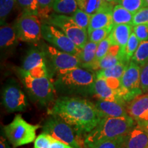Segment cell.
Wrapping results in <instances>:
<instances>
[{
	"instance_id": "1",
	"label": "cell",
	"mask_w": 148,
	"mask_h": 148,
	"mask_svg": "<svg viewBox=\"0 0 148 148\" xmlns=\"http://www.w3.org/2000/svg\"><path fill=\"white\" fill-rule=\"evenodd\" d=\"M71 125L77 134H88L102 119L95 103L78 97L63 96L56 100L48 110Z\"/></svg>"
},
{
	"instance_id": "2",
	"label": "cell",
	"mask_w": 148,
	"mask_h": 148,
	"mask_svg": "<svg viewBox=\"0 0 148 148\" xmlns=\"http://www.w3.org/2000/svg\"><path fill=\"white\" fill-rule=\"evenodd\" d=\"M96 75L82 67L57 71L53 83L55 89L66 95L91 96L94 95Z\"/></svg>"
},
{
	"instance_id": "3",
	"label": "cell",
	"mask_w": 148,
	"mask_h": 148,
	"mask_svg": "<svg viewBox=\"0 0 148 148\" xmlns=\"http://www.w3.org/2000/svg\"><path fill=\"white\" fill-rule=\"evenodd\" d=\"M136 125L130 116L103 117L98 125L86 136L84 144L88 148L108 140L123 137Z\"/></svg>"
},
{
	"instance_id": "4",
	"label": "cell",
	"mask_w": 148,
	"mask_h": 148,
	"mask_svg": "<svg viewBox=\"0 0 148 148\" xmlns=\"http://www.w3.org/2000/svg\"><path fill=\"white\" fill-rule=\"evenodd\" d=\"M40 127V125L31 124L21 114H17L10 123L3 127V132L11 145L17 147L34 142L36 131Z\"/></svg>"
},
{
	"instance_id": "5",
	"label": "cell",
	"mask_w": 148,
	"mask_h": 148,
	"mask_svg": "<svg viewBox=\"0 0 148 148\" xmlns=\"http://www.w3.org/2000/svg\"><path fill=\"white\" fill-rule=\"evenodd\" d=\"M18 72L24 86L37 102L45 106L53 100L56 89L49 77L34 78L22 69L18 70Z\"/></svg>"
},
{
	"instance_id": "6",
	"label": "cell",
	"mask_w": 148,
	"mask_h": 148,
	"mask_svg": "<svg viewBox=\"0 0 148 148\" xmlns=\"http://www.w3.org/2000/svg\"><path fill=\"white\" fill-rule=\"evenodd\" d=\"M42 132L74 148H82L77 140L76 131L58 116L51 115L46 120L42 125Z\"/></svg>"
},
{
	"instance_id": "7",
	"label": "cell",
	"mask_w": 148,
	"mask_h": 148,
	"mask_svg": "<svg viewBox=\"0 0 148 148\" xmlns=\"http://www.w3.org/2000/svg\"><path fill=\"white\" fill-rule=\"evenodd\" d=\"M47 23L60 29L80 49L88 42V31L77 25L71 16L52 14L48 18Z\"/></svg>"
},
{
	"instance_id": "8",
	"label": "cell",
	"mask_w": 148,
	"mask_h": 148,
	"mask_svg": "<svg viewBox=\"0 0 148 148\" xmlns=\"http://www.w3.org/2000/svg\"><path fill=\"white\" fill-rule=\"evenodd\" d=\"M140 66L131 60L121 78V88L118 90L120 97L129 102L143 94L140 88Z\"/></svg>"
},
{
	"instance_id": "9",
	"label": "cell",
	"mask_w": 148,
	"mask_h": 148,
	"mask_svg": "<svg viewBox=\"0 0 148 148\" xmlns=\"http://www.w3.org/2000/svg\"><path fill=\"white\" fill-rule=\"evenodd\" d=\"M41 32L42 38L51 43L53 47L79 57L81 52L80 48L58 27L47 23L42 24Z\"/></svg>"
},
{
	"instance_id": "10",
	"label": "cell",
	"mask_w": 148,
	"mask_h": 148,
	"mask_svg": "<svg viewBox=\"0 0 148 148\" xmlns=\"http://www.w3.org/2000/svg\"><path fill=\"white\" fill-rule=\"evenodd\" d=\"M15 27L18 40L27 42H36L42 36V24L38 16L23 13L18 18Z\"/></svg>"
},
{
	"instance_id": "11",
	"label": "cell",
	"mask_w": 148,
	"mask_h": 148,
	"mask_svg": "<svg viewBox=\"0 0 148 148\" xmlns=\"http://www.w3.org/2000/svg\"><path fill=\"white\" fill-rule=\"evenodd\" d=\"M2 103L8 112H21L26 110L27 101L23 90L14 83L8 84L2 92Z\"/></svg>"
},
{
	"instance_id": "12",
	"label": "cell",
	"mask_w": 148,
	"mask_h": 148,
	"mask_svg": "<svg viewBox=\"0 0 148 148\" xmlns=\"http://www.w3.org/2000/svg\"><path fill=\"white\" fill-rule=\"evenodd\" d=\"M47 52L56 71L81 67L80 60L77 56L60 51L53 46H47Z\"/></svg>"
},
{
	"instance_id": "13",
	"label": "cell",
	"mask_w": 148,
	"mask_h": 148,
	"mask_svg": "<svg viewBox=\"0 0 148 148\" xmlns=\"http://www.w3.org/2000/svg\"><path fill=\"white\" fill-rule=\"evenodd\" d=\"M128 115L136 123H144L148 121V93L143 94L127 103Z\"/></svg>"
},
{
	"instance_id": "14",
	"label": "cell",
	"mask_w": 148,
	"mask_h": 148,
	"mask_svg": "<svg viewBox=\"0 0 148 148\" xmlns=\"http://www.w3.org/2000/svg\"><path fill=\"white\" fill-rule=\"evenodd\" d=\"M133 25L132 24H120L114 25L112 27L110 36L112 44L119 45L121 48V56L123 61L128 62L125 60V49L130 36L133 32Z\"/></svg>"
},
{
	"instance_id": "15",
	"label": "cell",
	"mask_w": 148,
	"mask_h": 148,
	"mask_svg": "<svg viewBox=\"0 0 148 148\" xmlns=\"http://www.w3.org/2000/svg\"><path fill=\"white\" fill-rule=\"evenodd\" d=\"M124 148H148V134L142 123H136L125 136Z\"/></svg>"
},
{
	"instance_id": "16",
	"label": "cell",
	"mask_w": 148,
	"mask_h": 148,
	"mask_svg": "<svg viewBox=\"0 0 148 148\" xmlns=\"http://www.w3.org/2000/svg\"><path fill=\"white\" fill-rule=\"evenodd\" d=\"M101 117H123L128 116L126 105L114 101L98 99L95 103Z\"/></svg>"
},
{
	"instance_id": "17",
	"label": "cell",
	"mask_w": 148,
	"mask_h": 148,
	"mask_svg": "<svg viewBox=\"0 0 148 148\" xmlns=\"http://www.w3.org/2000/svg\"><path fill=\"white\" fill-rule=\"evenodd\" d=\"M94 95L97 96L99 99L114 101L125 105L127 104L125 101L120 97L117 91L109 87L104 78L96 79L94 85Z\"/></svg>"
},
{
	"instance_id": "18",
	"label": "cell",
	"mask_w": 148,
	"mask_h": 148,
	"mask_svg": "<svg viewBox=\"0 0 148 148\" xmlns=\"http://www.w3.org/2000/svg\"><path fill=\"white\" fill-rule=\"evenodd\" d=\"M114 7V6H113ZM112 8L103 9L92 14L90 17L89 25L88 27V32L96 29L103 28L113 26L112 12Z\"/></svg>"
},
{
	"instance_id": "19",
	"label": "cell",
	"mask_w": 148,
	"mask_h": 148,
	"mask_svg": "<svg viewBox=\"0 0 148 148\" xmlns=\"http://www.w3.org/2000/svg\"><path fill=\"white\" fill-rule=\"evenodd\" d=\"M98 44L88 40L86 45L81 49L79 58L81 62V67L88 70H95V56Z\"/></svg>"
},
{
	"instance_id": "20",
	"label": "cell",
	"mask_w": 148,
	"mask_h": 148,
	"mask_svg": "<svg viewBox=\"0 0 148 148\" xmlns=\"http://www.w3.org/2000/svg\"><path fill=\"white\" fill-rule=\"evenodd\" d=\"M18 40L15 25H3L0 27V46L1 49L12 47Z\"/></svg>"
},
{
	"instance_id": "21",
	"label": "cell",
	"mask_w": 148,
	"mask_h": 148,
	"mask_svg": "<svg viewBox=\"0 0 148 148\" xmlns=\"http://www.w3.org/2000/svg\"><path fill=\"white\" fill-rule=\"evenodd\" d=\"M76 1L79 8L90 15L99 10L113 7L112 3L104 0H76Z\"/></svg>"
},
{
	"instance_id": "22",
	"label": "cell",
	"mask_w": 148,
	"mask_h": 148,
	"mask_svg": "<svg viewBox=\"0 0 148 148\" xmlns=\"http://www.w3.org/2000/svg\"><path fill=\"white\" fill-rule=\"evenodd\" d=\"M44 64H45L44 53L37 49H32L25 56L21 69L25 71H29L34 67Z\"/></svg>"
},
{
	"instance_id": "23",
	"label": "cell",
	"mask_w": 148,
	"mask_h": 148,
	"mask_svg": "<svg viewBox=\"0 0 148 148\" xmlns=\"http://www.w3.org/2000/svg\"><path fill=\"white\" fill-rule=\"evenodd\" d=\"M129 63L121 62L112 67L106 69L99 70L96 72V77L97 78H117L121 79L127 69Z\"/></svg>"
},
{
	"instance_id": "24",
	"label": "cell",
	"mask_w": 148,
	"mask_h": 148,
	"mask_svg": "<svg viewBox=\"0 0 148 148\" xmlns=\"http://www.w3.org/2000/svg\"><path fill=\"white\" fill-rule=\"evenodd\" d=\"M112 17L113 25L120 24H132L134 14L121 5L116 4L112 8Z\"/></svg>"
},
{
	"instance_id": "25",
	"label": "cell",
	"mask_w": 148,
	"mask_h": 148,
	"mask_svg": "<svg viewBox=\"0 0 148 148\" xmlns=\"http://www.w3.org/2000/svg\"><path fill=\"white\" fill-rule=\"evenodd\" d=\"M78 7L76 0H54L52 8L57 14H73Z\"/></svg>"
},
{
	"instance_id": "26",
	"label": "cell",
	"mask_w": 148,
	"mask_h": 148,
	"mask_svg": "<svg viewBox=\"0 0 148 148\" xmlns=\"http://www.w3.org/2000/svg\"><path fill=\"white\" fill-rule=\"evenodd\" d=\"M131 60L136 62L140 66L148 62V40L140 42Z\"/></svg>"
},
{
	"instance_id": "27",
	"label": "cell",
	"mask_w": 148,
	"mask_h": 148,
	"mask_svg": "<svg viewBox=\"0 0 148 148\" xmlns=\"http://www.w3.org/2000/svg\"><path fill=\"white\" fill-rule=\"evenodd\" d=\"M121 62H125L122 60V59L119 56H114L110 54V53H108V54L105 56L103 58H101V60L97 62V65H96L95 71L108 69V68L112 67V66L116 65V64L121 63ZM126 63H127V62H126Z\"/></svg>"
},
{
	"instance_id": "28",
	"label": "cell",
	"mask_w": 148,
	"mask_h": 148,
	"mask_svg": "<svg viewBox=\"0 0 148 148\" xmlns=\"http://www.w3.org/2000/svg\"><path fill=\"white\" fill-rule=\"evenodd\" d=\"M116 3L121 5L133 14L141 8L147 6L145 0H116Z\"/></svg>"
},
{
	"instance_id": "29",
	"label": "cell",
	"mask_w": 148,
	"mask_h": 148,
	"mask_svg": "<svg viewBox=\"0 0 148 148\" xmlns=\"http://www.w3.org/2000/svg\"><path fill=\"white\" fill-rule=\"evenodd\" d=\"M16 2L23 10V13L38 16L39 6L36 0H16Z\"/></svg>"
},
{
	"instance_id": "30",
	"label": "cell",
	"mask_w": 148,
	"mask_h": 148,
	"mask_svg": "<svg viewBox=\"0 0 148 148\" xmlns=\"http://www.w3.org/2000/svg\"><path fill=\"white\" fill-rule=\"evenodd\" d=\"M113 26L103 27V28L96 29L92 30L91 32H88V39L95 43H99L105 38H106L110 35Z\"/></svg>"
},
{
	"instance_id": "31",
	"label": "cell",
	"mask_w": 148,
	"mask_h": 148,
	"mask_svg": "<svg viewBox=\"0 0 148 148\" xmlns=\"http://www.w3.org/2000/svg\"><path fill=\"white\" fill-rule=\"evenodd\" d=\"M139 40L138 39L137 36L134 34V32H132L130 36L128 41H127L126 47L125 49V60L127 62H130L131 59L134 56V53L136 52V49L140 44Z\"/></svg>"
},
{
	"instance_id": "32",
	"label": "cell",
	"mask_w": 148,
	"mask_h": 148,
	"mask_svg": "<svg viewBox=\"0 0 148 148\" xmlns=\"http://www.w3.org/2000/svg\"><path fill=\"white\" fill-rule=\"evenodd\" d=\"M71 17L79 27L85 29H88L90 17H91L90 14L86 13L84 11L78 8L76 11L72 14Z\"/></svg>"
},
{
	"instance_id": "33",
	"label": "cell",
	"mask_w": 148,
	"mask_h": 148,
	"mask_svg": "<svg viewBox=\"0 0 148 148\" xmlns=\"http://www.w3.org/2000/svg\"><path fill=\"white\" fill-rule=\"evenodd\" d=\"M111 45H112V40H111L110 36H108L106 38H105L104 40H103L99 43H98L95 56L96 65L101 58H103L105 56L108 54Z\"/></svg>"
},
{
	"instance_id": "34",
	"label": "cell",
	"mask_w": 148,
	"mask_h": 148,
	"mask_svg": "<svg viewBox=\"0 0 148 148\" xmlns=\"http://www.w3.org/2000/svg\"><path fill=\"white\" fill-rule=\"evenodd\" d=\"M16 0H0V18L2 25L13 8Z\"/></svg>"
},
{
	"instance_id": "35",
	"label": "cell",
	"mask_w": 148,
	"mask_h": 148,
	"mask_svg": "<svg viewBox=\"0 0 148 148\" xmlns=\"http://www.w3.org/2000/svg\"><path fill=\"white\" fill-rule=\"evenodd\" d=\"M125 136L108 140L90 148H124Z\"/></svg>"
},
{
	"instance_id": "36",
	"label": "cell",
	"mask_w": 148,
	"mask_h": 148,
	"mask_svg": "<svg viewBox=\"0 0 148 148\" xmlns=\"http://www.w3.org/2000/svg\"><path fill=\"white\" fill-rule=\"evenodd\" d=\"M52 137L48 134L42 132L37 136L34 142V148H51Z\"/></svg>"
},
{
	"instance_id": "37",
	"label": "cell",
	"mask_w": 148,
	"mask_h": 148,
	"mask_svg": "<svg viewBox=\"0 0 148 148\" xmlns=\"http://www.w3.org/2000/svg\"><path fill=\"white\" fill-rule=\"evenodd\" d=\"M140 24H148V6L144 7L134 14L132 21V25Z\"/></svg>"
},
{
	"instance_id": "38",
	"label": "cell",
	"mask_w": 148,
	"mask_h": 148,
	"mask_svg": "<svg viewBox=\"0 0 148 148\" xmlns=\"http://www.w3.org/2000/svg\"><path fill=\"white\" fill-rule=\"evenodd\" d=\"M133 32L140 42L148 40V24H140L133 27Z\"/></svg>"
},
{
	"instance_id": "39",
	"label": "cell",
	"mask_w": 148,
	"mask_h": 148,
	"mask_svg": "<svg viewBox=\"0 0 148 148\" xmlns=\"http://www.w3.org/2000/svg\"><path fill=\"white\" fill-rule=\"evenodd\" d=\"M140 88L143 93L148 92V62L140 66Z\"/></svg>"
},
{
	"instance_id": "40",
	"label": "cell",
	"mask_w": 148,
	"mask_h": 148,
	"mask_svg": "<svg viewBox=\"0 0 148 148\" xmlns=\"http://www.w3.org/2000/svg\"><path fill=\"white\" fill-rule=\"evenodd\" d=\"M27 72H28V73L31 75V76L34 77V78H40V77H49L45 64H41V65L34 67V69H31L30 71Z\"/></svg>"
},
{
	"instance_id": "41",
	"label": "cell",
	"mask_w": 148,
	"mask_h": 148,
	"mask_svg": "<svg viewBox=\"0 0 148 148\" xmlns=\"http://www.w3.org/2000/svg\"><path fill=\"white\" fill-rule=\"evenodd\" d=\"M105 79H106L107 84L108 85L109 87L118 92V90L121 88V79L106 78Z\"/></svg>"
},
{
	"instance_id": "42",
	"label": "cell",
	"mask_w": 148,
	"mask_h": 148,
	"mask_svg": "<svg viewBox=\"0 0 148 148\" xmlns=\"http://www.w3.org/2000/svg\"><path fill=\"white\" fill-rule=\"evenodd\" d=\"M39 6V10L45 11L49 10V8H52V5L54 0H36Z\"/></svg>"
},
{
	"instance_id": "43",
	"label": "cell",
	"mask_w": 148,
	"mask_h": 148,
	"mask_svg": "<svg viewBox=\"0 0 148 148\" xmlns=\"http://www.w3.org/2000/svg\"><path fill=\"white\" fill-rule=\"evenodd\" d=\"M51 148H74L68 144L61 142L52 137V141L51 144Z\"/></svg>"
},
{
	"instance_id": "44",
	"label": "cell",
	"mask_w": 148,
	"mask_h": 148,
	"mask_svg": "<svg viewBox=\"0 0 148 148\" xmlns=\"http://www.w3.org/2000/svg\"><path fill=\"white\" fill-rule=\"evenodd\" d=\"M0 148H10L8 141L2 136H1V140H0Z\"/></svg>"
},
{
	"instance_id": "45",
	"label": "cell",
	"mask_w": 148,
	"mask_h": 148,
	"mask_svg": "<svg viewBox=\"0 0 148 148\" xmlns=\"http://www.w3.org/2000/svg\"><path fill=\"white\" fill-rule=\"evenodd\" d=\"M142 124L143 125V126H144V127H145V130L147 131V134H148V121L147 122H145V123H142Z\"/></svg>"
},
{
	"instance_id": "46",
	"label": "cell",
	"mask_w": 148,
	"mask_h": 148,
	"mask_svg": "<svg viewBox=\"0 0 148 148\" xmlns=\"http://www.w3.org/2000/svg\"><path fill=\"white\" fill-rule=\"evenodd\" d=\"M104 1L110 3H116V0H104Z\"/></svg>"
},
{
	"instance_id": "47",
	"label": "cell",
	"mask_w": 148,
	"mask_h": 148,
	"mask_svg": "<svg viewBox=\"0 0 148 148\" xmlns=\"http://www.w3.org/2000/svg\"><path fill=\"white\" fill-rule=\"evenodd\" d=\"M145 2H146V4H147V5L148 6V0H145Z\"/></svg>"
},
{
	"instance_id": "48",
	"label": "cell",
	"mask_w": 148,
	"mask_h": 148,
	"mask_svg": "<svg viewBox=\"0 0 148 148\" xmlns=\"http://www.w3.org/2000/svg\"><path fill=\"white\" fill-rule=\"evenodd\" d=\"M147 93H148V92H147Z\"/></svg>"
}]
</instances>
